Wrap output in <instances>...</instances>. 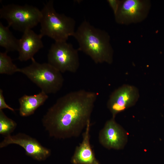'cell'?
Here are the masks:
<instances>
[{
    "label": "cell",
    "instance_id": "cell-8",
    "mask_svg": "<svg viewBox=\"0 0 164 164\" xmlns=\"http://www.w3.org/2000/svg\"><path fill=\"white\" fill-rule=\"evenodd\" d=\"M11 144L21 146L24 149L27 155L39 161L46 160L51 153L50 149L42 145L36 139L24 133L5 136L0 143V148Z\"/></svg>",
    "mask_w": 164,
    "mask_h": 164
},
{
    "label": "cell",
    "instance_id": "cell-1",
    "mask_svg": "<svg viewBox=\"0 0 164 164\" xmlns=\"http://www.w3.org/2000/svg\"><path fill=\"white\" fill-rule=\"evenodd\" d=\"M98 95L81 89L59 98L42 119L49 136L59 139L79 136L90 121Z\"/></svg>",
    "mask_w": 164,
    "mask_h": 164
},
{
    "label": "cell",
    "instance_id": "cell-18",
    "mask_svg": "<svg viewBox=\"0 0 164 164\" xmlns=\"http://www.w3.org/2000/svg\"><path fill=\"white\" fill-rule=\"evenodd\" d=\"M107 2L112 9L114 15L117 12L120 2L119 0H108Z\"/></svg>",
    "mask_w": 164,
    "mask_h": 164
},
{
    "label": "cell",
    "instance_id": "cell-16",
    "mask_svg": "<svg viewBox=\"0 0 164 164\" xmlns=\"http://www.w3.org/2000/svg\"><path fill=\"white\" fill-rule=\"evenodd\" d=\"M17 126L16 123L0 110V134L5 136L11 135Z\"/></svg>",
    "mask_w": 164,
    "mask_h": 164
},
{
    "label": "cell",
    "instance_id": "cell-17",
    "mask_svg": "<svg viewBox=\"0 0 164 164\" xmlns=\"http://www.w3.org/2000/svg\"><path fill=\"white\" fill-rule=\"evenodd\" d=\"M4 109H8L12 111H15V109L8 105L5 102L4 97L3 95V91L0 89V110Z\"/></svg>",
    "mask_w": 164,
    "mask_h": 164
},
{
    "label": "cell",
    "instance_id": "cell-4",
    "mask_svg": "<svg viewBox=\"0 0 164 164\" xmlns=\"http://www.w3.org/2000/svg\"><path fill=\"white\" fill-rule=\"evenodd\" d=\"M31 60L30 65L19 68L18 72L25 75L47 94L59 91L64 80L62 73L48 63H39L34 58Z\"/></svg>",
    "mask_w": 164,
    "mask_h": 164
},
{
    "label": "cell",
    "instance_id": "cell-12",
    "mask_svg": "<svg viewBox=\"0 0 164 164\" xmlns=\"http://www.w3.org/2000/svg\"><path fill=\"white\" fill-rule=\"evenodd\" d=\"M91 124L90 121L87 124L82 134V141L75 148L71 159L72 164H100L90 144Z\"/></svg>",
    "mask_w": 164,
    "mask_h": 164
},
{
    "label": "cell",
    "instance_id": "cell-2",
    "mask_svg": "<svg viewBox=\"0 0 164 164\" xmlns=\"http://www.w3.org/2000/svg\"><path fill=\"white\" fill-rule=\"evenodd\" d=\"M73 36L78 43V51L89 56L96 64L112 63L113 50L110 36L106 31L94 27L85 20Z\"/></svg>",
    "mask_w": 164,
    "mask_h": 164
},
{
    "label": "cell",
    "instance_id": "cell-13",
    "mask_svg": "<svg viewBox=\"0 0 164 164\" xmlns=\"http://www.w3.org/2000/svg\"><path fill=\"white\" fill-rule=\"evenodd\" d=\"M48 97L47 94L42 91L33 95H24L19 100L20 115L27 117L32 115L44 103Z\"/></svg>",
    "mask_w": 164,
    "mask_h": 164
},
{
    "label": "cell",
    "instance_id": "cell-3",
    "mask_svg": "<svg viewBox=\"0 0 164 164\" xmlns=\"http://www.w3.org/2000/svg\"><path fill=\"white\" fill-rule=\"evenodd\" d=\"M41 11L40 34L42 37L47 36L55 42H61L67 41L70 36H73L75 31V20L57 12L53 0L48 1Z\"/></svg>",
    "mask_w": 164,
    "mask_h": 164
},
{
    "label": "cell",
    "instance_id": "cell-14",
    "mask_svg": "<svg viewBox=\"0 0 164 164\" xmlns=\"http://www.w3.org/2000/svg\"><path fill=\"white\" fill-rule=\"evenodd\" d=\"M8 26H4L0 22V46L4 48L5 51H18L19 39L12 34Z\"/></svg>",
    "mask_w": 164,
    "mask_h": 164
},
{
    "label": "cell",
    "instance_id": "cell-15",
    "mask_svg": "<svg viewBox=\"0 0 164 164\" xmlns=\"http://www.w3.org/2000/svg\"><path fill=\"white\" fill-rule=\"evenodd\" d=\"M6 51L0 53V73L12 75L18 72L19 68L12 62Z\"/></svg>",
    "mask_w": 164,
    "mask_h": 164
},
{
    "label": "cell",
    "instance_id": "cell-6",
    "mask_svg": "<svg viewBox=\"0 0 164 164\" xmlns=\"http://www.w3.org/2000/svg\"><path fill=\"white\" fill-rule=\"evenodd\" d=\"M78 51L67 41L55 42L49 50L48 63L61 73H75L80 66Z\"/></svg>",
    "mask_w": 164,
    "mask_h": 164
},
{
    "label": "cell",
    "instance_id": "cell-9",
    "mask_svg": "<svg viewBox=\"0 0 164 164\" xmlns=\"http://www.w3.org/2000/svg\"><path fill=\"white\" fill-rule=\"evenodd\" d=\"M139 97L138 90L133 86L125 84L115 90L107 103L112 118H115L117 114L134 105Z\"/></svg>",
    "mask_w": 164,
    "mask_h": 164
},
{
    "label": "cell",
    "instance_id": "cell-5",
    "mask_svg": "<svg viewBox=\"0 0 164 164\" xmlns=\"http://www.w3.org/2000/svg\"><path fill=\"white\" fill-rule=\"evenodd\" d=\"M41 16V10L28 4H9L0 9V17L6 20L8 26L23 33L39 23Z\"/></svg>",
    "mask_w": 164,
    "mask_h": 164
},
{
    "label": "cell",
    "instance_id": "cell-10",
    "mask_svg": "<svg viewBox=\"0 0 164 164\" xmlns=\"http://www.w3.org/2000/svg\"><path fill=\"white\" fill-rule=\"evenodd\" d=\"M98 139L100 143L107 149L119 150L125 145L127 135L124 129L112 117L106 122L100 131Z\"/></svg>",
    "mask_w": 164,
    "mask_h": 164
},
{
    "label": "cell",
    "instance_id": "cell-11",
    "mask_svg": "<svg viewBox=\"0 0 164 164\" xmlns=\"http://www.w3.org/2000/svg\"><path fill=\"white\" fill-rule=\"evenodd\" d=\"M42 37L40 34L36 33L32 29L24 32L19 39V60L24 61L33 58L35 54L43 47Z\"/></svg>",
    "mask_w": 164,
    "mask_h": 164
},
{
    "label": "cell",
    "instance_id": "cell-7",
    "mask_svg": "<svg viewBox=\"0 0 164 164\" xmlns=\"http://www.w3.org/2000/svg\"><path fill=\"white\" fill-rule=\"evenodd\" d=\"M150 8V1L148 0H120L114 15L115 20L123 25L141 22L147 16Z\"/></svg>",
    "mask_w": 164,
    "mask_h": 164
}]
</instances>
